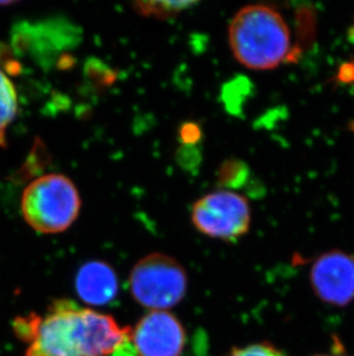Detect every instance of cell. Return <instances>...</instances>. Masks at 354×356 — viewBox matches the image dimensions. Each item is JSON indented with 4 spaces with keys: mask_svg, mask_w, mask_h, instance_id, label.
Listing matches in <instances>:
<instances>
[{
    "mask_svg": "<svg viewBox=\"0 0 354 356\" xmlns=\"http://www.w3.org/2000/svg\"><path fill=\"white\" fill-rule=\"evenodd\" d=\"M229 356H287L269 343H254L241 348H235Z\"/></svg>",
    "mask_w": 354,
    "mask_h": 356,
    "instance_id": "12",
    "label": "cell"
},
{
    "mask_svg": "<svg viewBox=\"0 0 354 356\" xmlns=\"http://www.w3.org/2000/svg\"><path fill=\"white\" fill-rule=\"evenodd\" d=\"M228 42L236 60L253 71L273 70L301 54L283 14L264 3L248 5L235 14Z\"/></svg>",
    "mask_w": 354,
    "mask_h": 356,
    "instance_id": "2",
    "label": "cell"
},
{
    "mask_svg": "<svg viewBox=\"0 0 354 356\" xmlns=\"http://www.w3.org/2000/svg\"><path fill=\"white\" fill-rule=\"evenodd\" d=\"M80 193L71 179L50 173L35 179L24 189L21 210L28 225L44 234L64 232L80 215Z\"/></svg>",
    "mask_w": 354,
    "mask_h": 356,
    "instance_id": "3",
    "label": "cell"
},
{
    "mask_svg": "<svg viewBox=\"0 0 354 356\" xmlns=\"http://www.w3.org/2000/svg\"><path fill=\"white\" fill-rule=\"evenodd\" d=\"M17 112V90L12 81L0 70V145H5L6 129Z\"/></svg>",
    "mask_w": 354,
    "mask_h": 356,
    "instance_id": "9",
    "label": "cell"
},
{
    "mask_svg": "<svg viewBox=\"0 0 354 356\" xmlns=\"http://www.w3.org/2000/svg\"><path fill=\"white\" fill-rule=\"evenodd\" d=\"M185 330L167 312H151L130 331L128 343L137 356H180L185 346Z\"/></svg>",
    "mask_w": 354,
    "mask_h": 356,
    "instance_id": "6",
    "label": "cell"
},
{
    "mask_svg": "<svg viewBox=\"0 0 354 356\" xmlns=\"http://www.w3.org/2000/svg\"><path fill=\"white\" fill-rule=\"evenodd\" d=\"M14 330L27 345L24 356H107L130 334L113 317L66 300L54 303L44 315L17 318Z\"/></svg>",
    "mask_w": 354,
    "mask_h": 356,
    "instance_id": "1",
    "label": "cell"
},
{
    "mask_svg": "<svg viewBox=\"0 0 354 356\" xmlns=\"http://www.w3.org/2000/svg\"><path fill=\"white\" fill-rule=\"evenodd\" d=\"M129 285L136 302L152 312H166L185 296L187 273L171 256L154 252L135 264Z\"/></svg>",
    "mask_w": 354,
    "mask_h": 356,
    "instance_id": "4",
    "label": "cell"
},
{
    "mask_svg": "<svg viewBox=\"0 0 354 356\" xmlns=\"http://www.w3.org/2000/svg\"><path fill=\"white\" fill-rule=\"evenodd\" d=\"M246 178V168L239 161H229L222 166L220 172V180L224 185L235 186Z\"/></svg>",
    "mask_w": 354,
    "mask_h": 356,
    "instance_id": "11",
    "label": "cell"
},
{
    "mask_svg": "<svg viewBox=\"0 0 354 356\" xmlns=\"http://www.w3.org/2000/svg\"><path fill=\"white\" fill-rule=\"evenodd\" d=\"M311 282L322 301L346 306L354 300L353 257L342 252L324 254L312 266Z\"/></svg>",
    "mask_w": 354,
    "mask_h": 356,
    "instance_id": "7",
    "label": "cell"
},
{
    "mask_svg": "<svg viewBox=\"0 0 354 356\" xmlns=\"http://www.w3.org/2000/svg\"><path fill=\"white\" fill-rule=\"evenodd\" d=\"M194 227L210 238L235 241L248 232L251 208L248 198L231 191H217L194 202L191 210Z\"/></svg>",
    "mask_w": 354,
    "mask_h": 356,
    "instance_id": "5",
    "label": "cell"
},
{
    "mask_svg": "<svg viewBox=\"0 0 354 356\" xmlns=\"http://www.w3.org/2000/svg\"><path fill=\"white\" fill-rule=\"evenodd\" d=\"M196 5L194 1H137L133 3V8L141 17L168 20Z\"/></svg>",
    "mask_w": 354,
    "mask_h": 356,
    "instance_id": "10",
    "label": "cell"
},
{
    "mask_svg": "<svg viewBox=\"0 0 354 356\" xmlns=\"http://www.w3.org/2000/svg\"><path fill=\"white\" fill-rule=\"evenodd\" d=\"M77 296L91 306H105L117 296L119 282L113 268L101 262L91 261L81 266L76 275Z\"/></svg>",
    "mask_w": 354,
    "mask_h": 356,
    "instance_id": "8",
    "label": "cell"
},
{
    "mask_svg": "<svg viewBox=\"0 0 354 356\" xmlns=\"http://www.w3.org/2000/svg\"><path fill=\"white\" fill-rule=\"evenodd\" d=\"M315 356H335V355H315Z\"/></svg>",
    "mask_w": 354,
    "mask_h": 356,
    "instance_id": "13",
    "label": "cell"
}]
</instances>
